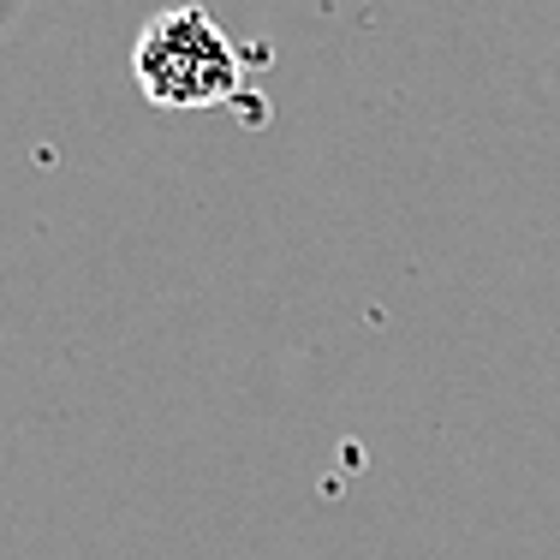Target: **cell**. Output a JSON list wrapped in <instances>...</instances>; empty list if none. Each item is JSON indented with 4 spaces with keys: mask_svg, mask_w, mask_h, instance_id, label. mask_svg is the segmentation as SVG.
<instances>
[{
    "mask_svg": "<svg viewBox=\"0 0 560 560\" xmlns=\"http://www.w3.org/2000/svg\"><path fill=\"white\" fill-rule=\"evenodd\" d=\"M131 78L155 108L191 114V108H221L245 90L238 48L203 7H173L143 24L131 48Z\"/></svg>",
    "mask_w": 560,
    "mask_h": 560,
    "instance_id": "6da1fadb",
    "label": "cell"
}]
</instances>
